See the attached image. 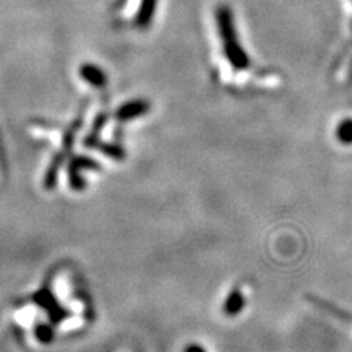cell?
<instances>
[{"instance_id":"4","label":"cell","mask_w":352,"mask_h":352,"mask_svg":"<svg viewBox=\"0 0 352 352\" xmlns=\"http://www.w3.org/2000/svg\"><path fill=\"white\" fill-rule=\"evenodd\" d=\"M228 305H229V308H230V311H239L241 308H242V300H241V295H239V292L236 291V292H234V295L230 296V300H229V302H228Z\"/></svg>"},{"instance_id":"1","label":"cell","mask_w":352,"mask_h":352,"mask_svg":"<svg viewBox=\"0 0 352 352\" xmlns=\"http://www.w3.org/2000/svg\"><path fill=\"white\" fill-rule=\"evenodd\" d=\"M344 14L346 22V34L348 41L345 44V49L339 54V59L336 62V76L340 82H345L352 85V0H344Z\"/></svg>"},{"instance_id":"2","label":"cell","mask_w":352,"mask_h":352,"mask_svg":"<svg viewBox=\"0 0 352 352\" xmlns=\"http://www.w3.org/2000/svg\"><path fill=\"white\" fill-rule=\"evenodd\" d=\"M332 137L338 146L344 148L352 147V113L336 120L332 126Z\"/></svg>"},{"instance_id":"3","label":"cell","mask_w":352,"mask_h":352,"mask_svg":"<svg viewBox=\"0 0 352 352\" xmlns=\"http://www.w3.org/2000/svg\"><path fill=\"white\" fill-rule=\"evenodd\" d=\"M313 302H314L316 305L320 307V308H323V310H326V311H330V313H332V314L338 316V318H340V320H344V322H346V323H352V317H351V316L345 314L344 311H340V310H336V308H333V307H330V304H327V302H323V301L317 300V298H314V300H313Z\"/></svg>"}]
</instances>
